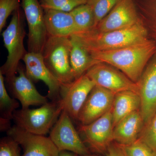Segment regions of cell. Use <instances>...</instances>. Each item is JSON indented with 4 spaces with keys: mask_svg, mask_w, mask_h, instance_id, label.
<instances>
[{
    "mask_svg": "<svg viewBox=\"0 0 156 156\" xmlns=\"http://www.w3.org/2000/svg\"><path fill=\"white\" fill-rule=\"evenodd\" d=\"M140 97L136 92L125 91L115 94L112 108L114 128L125 117L140 109Z\"/></svg>",
    "mask_w": 156,
    "mask_h": 156,
    "instance_id": "cell-19",
    "label": "cell"
},
{
    "mask_svg": "<svg viewBox=\"0 0 156 156\" xmlns=\"http://www.w3.org/2000/svg\"><path fill=\"white\" fill-rule=\"evenodd\" d=\"M44 10L48 36L70 37L80 32L70 12Z\"/></svg>",
    "mask_w": 156,
    "mask_h": 156,
    "instance_id": "cell-17",
    "label": "cell"
},
{
    "mask_svg": "<svg viewBox=\"0 0 156 156\" xmlns=\"http://www.w3.org/2000/svg\"><path fill=\"white\" fill-rule=\"evenodd\" d=\"M71 49L70 63L75 80L85 74L87 71L99 61L92 58L90 53L74 37H70Z\"/></svg>",
    "mask_w": 156,
    "mask_h": 156,
    "instance_id": "cell-20",
    "label": "cell"
},
{
    "mask_svg": "<svg viewBox=\"0 0 156 156\" xmlns=\"http://www.w3.org/2000/svg\"><path fill=\"white\" fill-rule=\"evenodd\" d=\"M17 72L18 76H15L9 83L14 98L19 100L22 108H29L32 105H43L48 103V97L39 93L23 68L19 66Z\"/></svg>",
    "mask_w": 156,
    "mask_h": 156,
    "instance_id": "cell-16",
    "label": "cell"
},
{
    "mask_svg": "<svg viewBox=\"0 0 156 156\" xmlns=\"http://www.w3.org/2000/svg\"><path fill=\"white\" fill-rule=\"evenodd\" d=\"M80 156H98L96 155H95V154H88L85 155Z\"/></svg>",
    "mask_w": 156,
    "mask_h": 156,
    "instance_id": "cell-31",
    "label": "cell"
},
{
    "mask_svg": "<svg viewBox=\"0 0 156 156\" xmlns=\"http://www.w3.org/2000/svg\"><path fill=\"white\" fill-rule=\"evenodd\" d=\"M8 136L21 146L22 156H58L59 151L50 137L24 131L16 126L7 131Z\"/></svg>",
    "mask_w": 156,
    "mask_h": 156,
    "instance_id": "cell-12",
    "label": "cell"
},
{
    "mask_svg": "<svg viewBox=\"0 0 156 156\" xmlns=\"http://www.w3.org/2000/svg\"><path fill=\"white\" fill-rule=\"evenodd\" d=\"M58 156H80L72 152L69 151H59Z\"/></svg>",
    "mask_w": 156,
    "mask_h": 156,
    "instance_id": "cell-30",
    "label": "cell"
},
{
    "mask_svg": "<svg viewBox=\"0 0 156 156\" xmlns=\"http://www.w3.org/2000/svg\"><path fill=\"white\" fill-rule=\"evenodd\" d=\"M105 156H127L122 146L114 141L109 147Z\"/></svg>",
    "mask_w": 156,
    "mask_h": 156,
    "instance_id": "cell-29",
    "label": "cell"
},
{
    "mask_svg": "<svg viewBox=\"0 0 156 156\" xmlns=\"http://www.w3.org/2000/svg\"><path fill=\"white\" fill-rule=\"evenodd\" d=\"M88 0H40L43 9L70 12L78 6L87 4Z\"/></svg>",
    "mask_w": 156,
    "mask_h": 156,
    "instance_id": "cell-23",
    "label": "cell"
},
{
    "mask_svg": "<svg viewBox=\"0 0 156 156\" xmlns=\"http://www.w3.org/2000/svg\"><path fill=\"white\" fill-rule=\"evenodd\" d=\"M70 37L48 36L42 52L44 62L61 86L75 80L70 63Z\"/></svg>",
    "mask_w": 156,
    "mask_h": 156,
    "instance_id": "cell-5",
    "label": "cell"
},
{
    "mask_svg": "<svg viewBox=\"0 0 156 156\" xmlns=\"http://www.w3.org/2000/svg\"><path fill=\"white\" fill-rule=\"evenodd\" d=\"M19 144L8 136L1 140L0 156H22Z\"/></svg>",
    "mask_w": 156,
    "mask_h": 156,
    "instance_id": "cell-28",
    "label": "cell"
},
{
    "mask_svg": "<svg viewBox=\"0 0 156 156\" xmlns=\"http://www.w3.org/2000/svg\"><path fill=\"white\" fill-rule=\"evenodd\" d=\"M70 13L73 18L79 32L88 31L95 28L94 13L87 3L78 6Z\"/></svg>",
    "mask_w": 156,
    "mask_h": 156,
    "instance_id": "cell-21",
    "label": "cell"
},
{
    "mask_svg": "<svg viewBox=\"0 0 156 156\" xmlns=\"http://www.w3.org/2000/svg\"><path fill=\"white\" fill-rule=\"evenodd\" d=\"M156 156V154L155 155V156Z\"/></svg>",
    "mask_w": 156,
    "mask_h": 156,
    "instance_id": "cell-32",
    "label": "cell"
},
{
    "mask_svg": "<svg viewBox=\"0 0 156 156\" xmlns=\"http://www.w3.org/2000/svg\"><path fill=\"white\" fill-rule=\"evenodd\" d=\"M95 85L85 74L70 83L61 86L60 95L63 110L72 119L77 120L82 107Z\"/></svg>",
    "mask_w": 156,
    "mask_h": 156,
    "instance_id": "cell-10",
    "label": "cell"
},
{
    "mask_svg": "<svg viewBox=\"0 0 156 156\" xmlns=\"http://www.w3.org/2000/svg\"><path fill=\"white\" fill-rule=\"evenodd\" d=\"M148 34L147 29L142 21L119 30L102 32L93 29L72 36L90 52L116 50L141 44L150 40Z\"/></svg>",
    "mask_w": 156,
    "mask_h": 156,
    "instance_id": "cell-2",
    "label": "cell"
},
{
    "mask_svg": "<svg viewBox=\"0 0 156 156\" xmlns=\"http://www.w3.org/2000/svg\"><path fill=\"white\" fill-rule=\"evenodd\" d=\"M71 119L69 115L63 110L50 130L49 137L59 151H69L79 156L90 154Z\"/></svg>",
    "mask_w": 156,
    "mask_h": 156,
    "instance_id": "cell-7",
    "label": "cell"
},
{
    "mask_svg": "<svg viewBox=\"0 0 156 156\" xmlns=\"http://www.w3.org/2000/svg\"><path fill=\"white\" fill-rule=\"evenodd\" d=\"M120 0H88L95 16V27L111 11Z\"/></svg>",
    "mask_w": 156,
    "mask_h": 156,
    "instance_id": "cell-24",
    "label": "cell"
},
{
    "mask_svg": "<svg viewBox=\"0 0 156 156\" xmlns=\"http://www.w3.org/2000/svg\"><path fill=\"white\" fill-rule=\"evenodd\" d=\"M85 74L94 81L95 85L115 94L125 91L138 93L136 83L131 81L119 70L110 65L98 62L90 68Z\"/></svg>",
    "mask_w": 156,
    "mask_h": 156,
    "instance_id": "cell-9",
    "label": "cell"
},
{
    "mask_svg": "<svg viewBox=\"0 0 156 156\" xmlns=\"http://www.w3.org/2000/svg\"><path fill=\"white\" fill-rule=\"evenodd\" d=\"M141 22L134 0H120L94 29L102 32L119 30Z\"/></svg>",
    "mask_w": 156,
    "mask_h": 156,
    "instance_id": "cell-11",
    "label": "cell"
},
{
    "mask_svg": "<svg viewBox=\"0 0 156 156\" xmlns=\"http://www.w3.org/2000/svg\"><path fill=\"white\" fill-rule=\"evenodd\" d=\"M63 110L61 99L51 101L37 109H22L13 114L18 128L32 134L45 135L50 132Z\"/></svg>",
    "mask_w": 156,
    "mask_h": 156,
    "instance_id": "cell-4",
    "label": "cell"
},
{
    "mask_svg": "<svg viewBox=\"0 0 156 156\" xmlns=\"http://www.w3.org/2000/svg\"><path fill=\"white\" fill-rule=\"evenodd\" d=\"M28 27V52L42 53L48 37L40 0H21Z\"/></svg>",
    "mask_w": 156,
    "mask_h": 156,
    "instance_id": "cell-6",
    "label": "cell"
},
{
    "mask_svg": "<svg viewBox=\"0 0 156 156\" xmlns=\"http://www.w3.org/2000/svg\"><path fill=\"white\" fill-rule=\"evenodd\" d=\"M26 73L32 81H42L48 87V98L52 101L60 100L61 84L46 66L42 53L28 52L23 59Z\"/></svg>",
    "mask_w": 156,
    "mask_h": 156,
    "instance_id": "cell-15",
    "label": "cell"
},
{
    "mask_svg": "<svg viewBox=\"0 0 156 156\" xmlns=\"http://www.w3.org/2000/svg\"><path fill=\"white\" fill-rule=\"evenodd\" d=\"M141 101L140 111L144 125L156 112V54L149 62L136 83Z\"/></svg>",
    "mask_w": 156,
    "mask_h": 156,
    "instance_id": "cell-13",
    "label": "cell"
},
{
    "mask_svg": "<svg viewBox=\"0 0 156 156\" xmlns=\"http://www.w3.org/2000/svg\"><path fill=\"white\" fill-rule=\"evenodd\" d=\"M139 138L156 154V112L149 122L144 126Z\"/></svg>",
    "mask_w": 156,
    "mask_h": 156,
    "instance_id": "cell-25",
    "label": "cell"
},
{
    "mask_svg": "<svg viewBox=\"0 0 156 156\" xmlns=\"http://www.w3.org/2000/svg\"><path fill=\"white\" fill-rule=\"evenodd\" d=\"M20 0H0V31L2 32L8 17L21 7Z\"/></svg>",
    "mask_w": 156,
    "mask_h": 156,
    "instance_id": "cell-27",
    "label": "cell"
},
{
    "mask_svg": "<svg viewBox=\"0 0 156 156\" xmlns=\"http://www.w3.org/2000/svg\"><path fill=\"white\" fill-rule=\"evenodd\" d=\"M122 145L127 156H154L156 154L153 151L139 138L130 144Z\"/></svg>",
    "mask_w": 156,
    "mask_h": 156,
    "instance_id": "cell-26",
    "label": "cell"
},
{
    "mask_svg": "<svg viewBox=\"0 0 156 156\" xmlns=\"http://www.w3.org/2000/svg\"><path fill=\"white\" fill-rule=\"evenodd\" d=\"M115 95L113 92L95 85L79 113L77 120L81 125L90 124L109 111Z\"/></svg>",
    "mask_w": 156,
    "mask_h": 156,
    "instance_id": "cell-14",
    "label": "cell"
},
{
    "mask_svg": "<svg viewBox=\"0 0 156 156\" xmlns=\"http://www.w3.org/2000/svg\"><path fill=\"white\" fill-rule=\"evenodd\" d=\"M19 107L15 98L9 96L5 84V78L0 72V112L1 119L11 121L13 119L14 112Z\"/></svg>",
    "mask_w": 156,
    "mask_h": 156,
    "instance_id": "cell-22",
    "label": "cell"
},
{
    "mask_svg": "<svg viewBox=\"0 0 156 156\" xmlns=\"http://www.w3.org/2000/svg\"><path fill=\"white\" fill-rule=\"evenodd\" d=\"M113 131L112 109L92 123L81 125L79 130L83 137L84 143L86 142L92 151L103 155L114 141Z\"/></svg>",
    "mask_w": 156,
    "mask_h": 156,
    "instance_id": "cell-8",
    "label": "cell"
},
{
    "mask_svg": "<svg viewBox=\"0 0 156 156\" xmlns=\"http://www.w3.org/2000/svg\"><path fill=\"white\" fill-rule=\"evenodd\" d=\"M144 126L140 109L131 113L115 126L114 141L122 145L134 142L139 138Z\"/></svg>",
    "mask_w": 156,
    "mask_h": 156,
    "instance_id": "cell-18",
    "label": "cell"
},
{
    "mask_svg": "<svg viewBox=\"0 0 156 156\" xmlns=\"http://www.w3.org/2000/svg\"><path fill=\"white\" fill-rule=\"evenodd\" d=\"M25 18L23 10L20 7L13 13L11 22L2 34L8 55L6 62L1 67L0 72L5 76L8 83L16 76L20 62L28 53L24 46Z\"/></svg>",
    "mask_w": 156,
    "mask_h": 156,
    "instance_id": "cell-3",
    "label": "cell"
},
{
    "mask_svg": "<svg viewBox=\"0 0 156 156\" xmlns=\"http://www.w3.org/2000/svg\"><path fill=\"white\" fill-rule=\"evenodd\" d=\"M156 52L155 43L149 40L116 50L89 53L94 59L116 68L131 81L137 83Z\"/></svg>",
    "mask_w": 156,
    "mask_h": 156,
    "instance_id": "cell-1",
    "label": "cell"
}]
</instances>
